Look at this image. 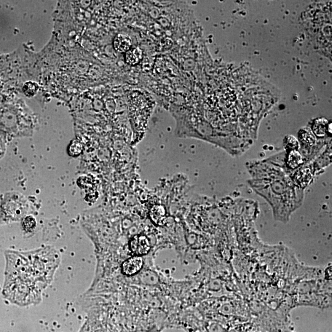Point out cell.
Here are the masks:
<instances>
[{"label": "cell", "mask_w": 332, "mask_h": 332, "mask_svg": "<svg viewBox=\"0 0 332 332\" xmlns=\"http://www.w3.org/2000/svg\"><path fill=\"white\" fill-rule=\"evenodd\" d=\"M285 148L287 152L297 150L300 148V142L297 139L292 136H288L284 141Z\"/></svg>", "instance_id": "cell-10"}, {"label": "cell", "mask_w": 332, "mask_h": 332, "mask_svg": "<svg viewBox=\"0 0 332 332\" xmlns=\"http://www.w3.org/2000/svg\"><path fill=\"white\" fill-rule=\"evenodd\" d=\"M132 40L130 36L120 34L114 39V47L120 52H128L132 47Z\"/></svg>", "instance_id": "cell-7"}, {"label": "cell", "mask_w": 332, "mask_h": 332, "mask_svg": "<svg viewBox=\"0 0 332 332\" xmlns=\"http://www.w3.org/2000/svg\"><path fill=\"white\" fill-rule=\"evenodd\" d=\"M143 52L139 48L130 50L126 55V61L130 66L138 64L142 60Z\"/></svg>", "instance_id": "cell-8"}, {"label": "cell", "mask_w": 332, "mask_h": 332, "mask_svg": "<svg viewBox=\"0 0 332 332\" xmlns=\"http://www.w3.org/2000/svg\"><path fill=\"white\" fill-rule=\"evenodd\" d=\"M38 89V85L36 83L31 82L26 83L24 87V93L28 97H33L34 96L36 95Z\"/></svg>", "instance_id": "cell-11"}, {"label": "cell", "mask_w": 332, "mask_h": 332, "mask_svg": "<svg viewBox=\"0 0 332 332\" xmlns=\"http://www.w3.org/2000/svg\"><path fill=\"white\" fill-rule=\"evenodd\" d=\"M24 227H25L26 231L32 232L36 226V222L33 218L29 216L26 218L24 220Z\"/></svg>", "instance_id": "cell-12"}, {"label": "cell", "mask_w": 332, "mask_h": 332, "mask_svg": "<svg viewBox=\"0 0 332 332\" xmlns=\"http://www.w3.org/2000/svg\"><path fill=\"white\" fill-rule=\"evenodd\" d=\"M312 167L310 166H302L301 168L297 170L294 176L292 178L294 184L298 188L304 190L309 186L313 178V171Z\"/></svg>", "instance_id": "cell-3"}, {"label": "cell", "mask_w": 332, "mask_h": 332, "mask_svg": "<svg viewBox=\"0 0 332 332\" xmlns=\"http://www.w3.org/2000/svg\"><path fill=\"white\" fill-rule=\"evenodd\" d=\"M250 186L272 206L275 218L288 220L289 216L301 206L304 190L294 184L282 168L272 162H250Z\"/></svg>", "instance_id": "cell-1"}, {"label": "cell", "mask_w": 332, "mask_h": 332, "mask_svg": "<svg viewBox=\"0 0 332 332\" xmlns=\"http://www.w3.org/2000/svg\"><path fill=\"white\" fill-rule=\"evenodd\" d=\"M328 122L324 118L318 119L313 125V133L318 138H323L328 132Z\"/></svg>", "instance_id": "cell-9"}, {"label": "cell", "mask_w": 332, "mask_h": 332, "mask_svg": "<svg viewBox=\"0 0 332 332\" xmlns=\"http://www.w3.org/2000/svg\"><path fill=\"white\" fill-rule=\"evenodd\" d=\"M151 243L148 238L144 235L134 237L130 244V248L136 256H146L151 250Z\"/></svg>", "instance_id": "cell-2"}, {"label": "cell", "mask_w": 332, "mask_h": 332, "mask_svg": "<svg viewBox=\"0 0 332 332\" xmlns=\"http://www.w3.org/2000/svg\"><path fill=\"white\" fill-rule=\"evenodd\" d=\"M288 156L286 158V164L291 170H297L304 164V157L300 152L297 150L288 152Z\"/></svg>", "instance_id": "cell-6"}, {"label": "cell", "mask_w": 332, "mask_h": 332, "mask_svg": "<svg viewBox=\"0 0 332 332\" xmlns=\"http://www.w3.org/2000/svg\"><path fill=\"white\" fill-rule=\"evenodd\" d=\"M299 140L300 141L302 148L305 151H309L316 144V138L310 128H302L300 130ZM304 151V152H305Z\"/></svg>", "instance_id": "cell-5"}, {"label": "cell", "mask_w": 332, "mask_h": 332, "mask_svg": "<svg viewBox=\"0 0 332 332\" xmlns=\"http://www.w3.org/2000/svg\"><path fill=\"white\" fill-rule=\"evenodd\" d=\"M144 265V260L141 256H134L123 263L122 272L127 276H133L141 272Z\"/></svg>", "instance_id": "cell-4"}]
</instances>
